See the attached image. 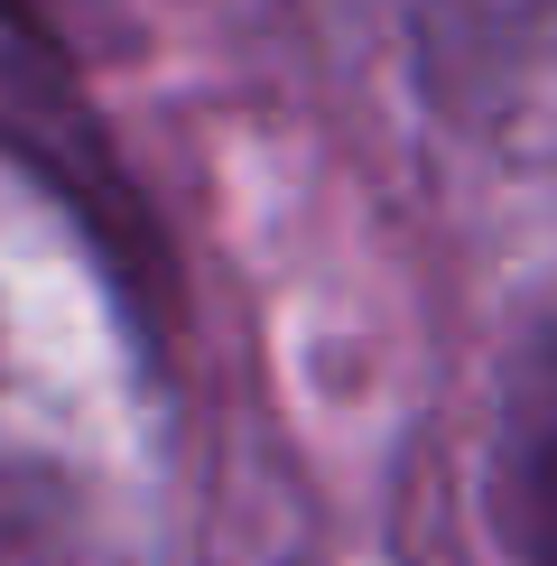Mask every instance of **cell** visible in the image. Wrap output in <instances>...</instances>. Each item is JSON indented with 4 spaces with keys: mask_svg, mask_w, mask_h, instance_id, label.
I'll list each match as a JSON object with an SVG mask.
<instances>
[{
    "mask_svg": "<svg viewBox=\"0 0 557 566\" xmlns=\"http://www.w3.org/2000/svg\"><path fill=\"white\" fill-rule=\"evenodd\" d=\"M493 521L521 566H557V325L529 335V353L502 381L493 428Z\"/></svg>",
    "mask_w": 557,
    "mask_h": 566,
    "instance_id": "6da1fadb",
    "label": "cell"
}]
</instances>
